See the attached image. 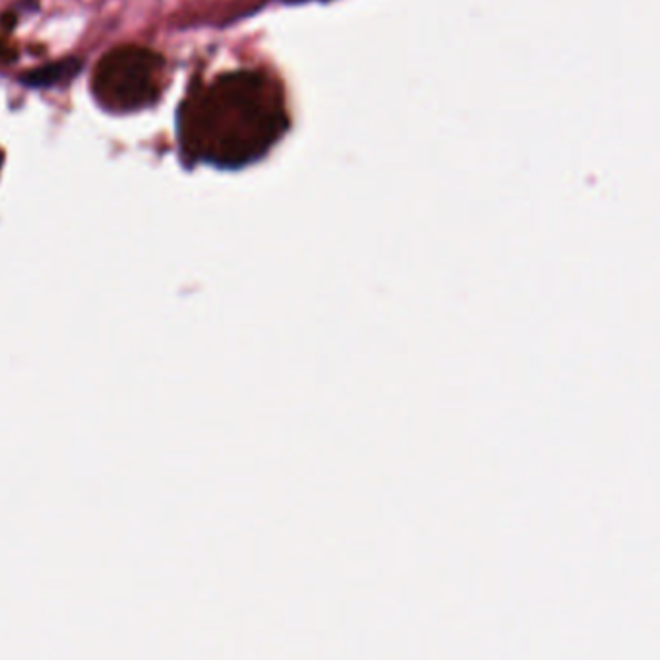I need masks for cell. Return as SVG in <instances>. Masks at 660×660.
I'll return each instance as SVG.
<instances>
[{
	"instance_id": "6da1fadb",
	"label": "cell",
	"mask_w": 660,
	"mask_h": 660,
	"mask_svg": "<svg viewBox=\"0 0 660 660\" xmlns=\"http://www.w3.org/2000/svg\"><path fill=\"white\" fill-rule=\"evenodd\" d=\"M157 57L144 49H119L101 60L93 78L99 104L112 111H134L157 96Z\"/></svg>"
},
{
	"instance_id": "7a4b0ae2",
	"label": "cell",
	"mask_w": 660,
	"mask_h": 660,
	"mask_svg": "<svg viewBox=\"0 0 660 660\" xmlns=\"http://www.w3.org/2000/svg\"><path fill=\"white\" fill-rule=\"evenodd\" d=\"M80 68H82L80 60H59V62L36 68V70H31L28 75H23L22 83L30 86V88H51V86L68 82L70 78H75Z\"/></svg>"
}]
</instances>
